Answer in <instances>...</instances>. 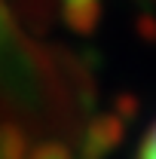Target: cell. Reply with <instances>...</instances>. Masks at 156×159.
<instances>
[{
    "instance_id": "6da1fadb",
    "label": "cell",
    "mask_w": 156,
    "mask_h": 159,
    "mask_svg": "<svg viewBox=\"0 0 156 159\" xmlns=\"http://www.w3.org/2000/svg\"><path fill=\"white\" fill-rule=\"evenodd\" d=\"M64 12H67V21L80 28V31H89L98 21V12H101V0H64Z\"/></svg>"
},
{
    "instance_id": "7a4b0ae2",
    "label": "cell",
    "mask_w": 156,
    "mask_h": 159,
    "mask_svg": "<svg viewBox=\"0 0 156 159\" xmlns=\"http://www.w3.org/2000/svg\"><path fill=\"white\" fill-rule=\"evenodd\" d=\"M138 159H156V122H153V129L147 132L144 144H141V153H138Z\"/></svg>"
}]
</instances>
